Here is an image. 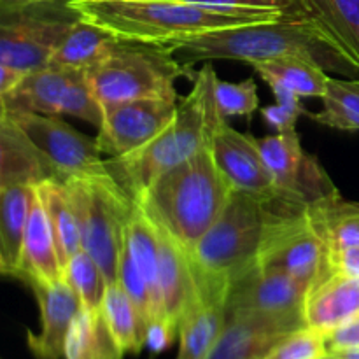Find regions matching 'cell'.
<instances>
[{
  "label": "cell",
  "mask_w": 359,
  "mask_h": 359,
  "mask_svg": "<svg viewBox=\"0 0 359 359\" xmlns=\"http://www.w3.org/2000/svg\"><path fill=\"white\" fill-rule=\"evenodd\" d=\"M170 48L186 65L212 60H237L252 65L294 56L344 79L359 81V63L314 16H286L221 28L175 42Z\"/></svg>",
  "instance_id": "cell-1"
},
{
  "label": "cell",
  "mask_w": 359,
  "mask_h": 359,
  "mask_svg": "<svg viewBox=\"0 0 359 359\" xmlns=\"http://www.w3.org/2000/svg\"><path fill=\"white\" fill-rule=\"evenodd\" d=\"M307 205L286 196L259 198L233 191L212 226L189 252L196 284L226 290L235 279L258 266L277 228Z\"/></svg>",
  "instance_id": "cell-2"
},
{
  "label": "cell",
  "mask_w": 359,
  "mask_h": 359,
  "mask_svg": "<svg viewBox=\"0 0 359 359\" xmlns=\"http://www.w3.org/2000/svg\"><path fill=\"white\" fill-rule=\"evenodd\" d=\"M70 7L84 21L114 37L161 46L205 32L287 16L280 11L217 9L181 0H72Z\"/></svg>",
  "instance_id": "cell-3"
},
{
  "label": "cell",
  "mask_w": 359,
  "mask_h": 359,
  "mask_svg": "<svg viewBox=\"0 0 359 359\" xmlns=\"http://www.w3.org/2000/svg\"><path fill=\"white\" fill-rule=\"evenodd\" d=\"M216 81L212 63L205 62L195 74L191 91L179 100L170 125L135 153L107 160L112 177L133 198H139L161 174L209 147L214 130L223 119L216 104Z\"/></svg>",
  "instance_id": "cell-4"
},
{
  "label": "cell",
  "mask_w": 359,
  "mask_h": 359,
  "mask_svg": "<svg viewBox=\"0 0 359 359\" xmlns=\"http://www.w3.org/2000/svg\"><path fill=\"white\" fill-rule=\"evenodd\" d=\"M231 193L207 147L161 174L137 202L189 255L223 212Z\"/></svg>",
  "instance_id": "cell-5"
},
{
  "label": "cell",
  "mask_w": 359,
  "mask_h": 359,
  "mask_svg": "<svg viewBox=\"0 0 359 359\" xmlns=\"http://www.w3.org/2000/svg\"><path fill=\"white\" fill-rule=\"evenodd\" d=\"M193 65L179 62L170 46L114 39L104 58L86 70L102 105L140 98L177 102L175 81L195 79Z\"/></svg>",
  "instance_id": "cell-6"
},
{
  "label": "cell",
  "mask_w": 359,
  "mask_h": 359,
  "mask_svg": "<svg viewBox=\"0 0 359 359\" xmlns=\"http://www.w3.org/2000/svg\"><path fill=\"white\" fill-rule=\"evenodd\" d=\"M74 198L83 249L109 284L118 280L125 231L135 198L111 174L65 181Z\"/></svg>",
  "instance_id": "cell-7"
},
{
  "label": "cell",
  "mask_w": 359,
  "mask_h": 359,
  "mask_svg": "<svg viewBox=\"0 0 359 359\" xmlns=\"http://www.w3.org/2000/svg\"><path fill=\"white\" fill-rule=\"evenodd\" d=\"M79 18L70 2L2 9L0 65L23 74L48 67Z\"/></svg>",
  "instance_id": "cell-8"
},
{
  "label": "cell",
  "mask_w": 359,
  "mask_h": 359,
  "mask_svg": "<svg viewBox=\"0 0 359 359\" xmlns=\"http://www.w3.org/2000/svg\"><path fill=\"white\" fill-rule=\"evenodd\" d=\"M25 137L34 144L56 181L111 174L107 160L102 158L97 139H90L58 116L37 112H4Z\"/></svg>",
  "instance_id": "cell-9"
},
{
  "label": "cell",
  "mask_w": 359,
  "mask_h": 359,
  "mask_svg": "<svg viewBox=\"0 0 359 359\" xmlns=\"http://www.w3.org/2000/svg\"><path fill=\"white\" fill-rule=\"evenodd\" d=\"M256 140L280 196L311 205L339 193L318 158L305 153L297 130Z\"/></svg>",
  "instance_id": "cell-10"
},
{
  "label": "cell",
  "mask_w": 359,
  "mask_h": 359,
  "mask_svg": "<svg viewBox=\"0 0 359 359\" xmlns=\"http://www.w3.org/2000/svg\"><path fill=\"white\" fill-rule=\"evenodd\" d=\"M258 269L287 273L311 291L332 276L330 249L314 230L307 209L287 217L270 237L262 252Z\"/></svg>",
  "instance_id": "cell-11"
},
{
  "label": "cell",
  "mask_w": 359,
  "mask_h": 359,
  "mask_svg": "<svg viewBox=\"0 0 359 359\" xmlns=\"http://www.w3.org/2000/svg\"><path fill=\"white\" fill-rule=\"evenodd\" d=\"M175 100L140 98L104 105L97 144L112 158L126 156L160 135L177 114Z\"/></svg>",
  "instance_id": "cell-12"
},
{
  "label": "cell",
  "mask_w": 359,
  "mask_h": 359,
  "mask_svg": "<svg viewBox=\"0 0 359 359\" xmlns=\"http://www.w3.org/2000/svg\"><path fill=\"white\" fill-rule=\"evenodd\" d=\"M209 151L216 167L233 191L248 193L259 198L280 196L263 160L256 137L238 132L223 118L214 130Z\"/></svg>",
  "instance_id": "cell-13"
},
{
  "label": "cell",
  "mask_w": 359,
  "mask_h": 359,
  "mask_svg": "<svg viewBox=\"0 0 359 359\" xmlns=\"http://www.w3.org/2000/svg\"><path fill=\"white\" fill-rule=\"evenodd\" d=\"M311 287L277 270L252 269L228 286L226 312L304 314Z\"/></svg>",
  "instance_id": "cell-14"
},
{
  "label": "cell",
  "mask_w": 359,
  "mask_h": 359,
  "mask_svg": "<svg viewBox=\"0 0 359 359\" xmlns=\"http://www.w3.org/2000/svg\"><path fill=\"white\" fill-rule=\"evenodd\" d=\"M305 326L304 314L228 312L226 323L205 359H262L287 333Z\"/></svg>",
  "instance_id": "cell-15"
},
{
  "label": "cell",
  "mask_w": 359,
  "mask_h": 359,
  "mask_svg": "<svg viewBox=\"0 0 359 359\" xmlns=\"http://www.w3.org/2000/svg\"><path fill=\"white\" fill-rule=\"evenodd\" d=\"M39 305L41 330L27 332V346L34 359H65V344L70 326L81 311L76 291L63 279L55 284L30 287Z\"/></svg>",
  "instance_id": "cell-16"
},
{
  "label": "cell",
  "mask_w": 359,
  "mask_h": 359,
  "mask_svg": "<svg viewBox=\"0 0 359 359\" xmlns=\"http://www.w3.org/2000/svg\"><path fill=\"white\" fill-rule=\"evenodd\" d=\"M156 224V223H154ZM158 228L160 237V297L161 321L179 335V323L186 309L195 300L196 287L195 270L189 255L167 233Z\"/></svg>",
  "instance_id": "cell-17"
},
{
  "label": "cell",
  "mask_w": 359,
  "mask_h": 359,
  "mask_svg": "<svg viewBox=\"0 0 359 359\" xmlns=\"http://www.w3.org/2000/svg\"><path fill=\"white\" fill-rule=\"evenodd\" d=\"M179 323V351L175 359H205L226 323V293L202 287Z\"/></svg>",
  "instance_id": "cell-18"
},
{
  "label": "cell",
  "mask_w": 359,
  "mask_h": 359,
  "mask_svg": "<svg viewBox=\"0 0 359 359\" xmlns=\"http://www.w3.org/2000/svg\"><path fill=\"white\" fill-rule=\"evenodd\" d=\"M14 279L23 280L28 287L37 284H55L63 279L55 233L37 193L28 216L23 245H21L20 269Z\"/></svg>",
  "instance_id": "cell-19"
},
{
  "label": "cell",
  "mask_w": 359,
  "mask_h": 359,
  "mask_svg": "<svg viewBox=\"0 0 359 359\" xmlns=\"http://www.w3.org/2000/svg\"><path fill=\"white\" fill-rule=\"evenodd\" d=\"M359 316V277L332 273L309 293L304 307L305 326L326 337Z\"/></svg>",
  "instance_id": "cell-20"
},
{
  "label": "cell",
  "mask_w": 359,
  "mask_h": 359,
  "mask_svg": "<svg viewBox=\"0 0 359 359\" xmlns=\"http://www.w3.org/2000/svg\"><path fill=\"white\" fill-rule=\"evenodd\" d=\"M83 70L42 67L25 74L18 86L0 97L4 112H37V114L60 116L67 90Z\"/></svg>",
  "instance_id": "cell-21"
},
{
  "label": "cell",
  "mask_w": 359,
  "mask_h": 359,
  "mask_svg": "<svg viewBox=\"0 0 359 359\" xmlns=\"http://www.w3.org/2000/svg\"><path fill=\"white\" fill-rule=\"evenodd\" d=\"M34 196L35 186L20 182L0 186V270L4 276L16 277L20 269L21 245Z\"/></svg>",
  "instance_id": "cell-22"
},
{
  "label": "cell",
  "mask_w": 359,
  "mask_h": 359,
  "mask_svg": "<svg viewBox=\"0 0 359 359\" xmlns=\"http://www.w3.org/2000/svg\"><path fill=\"white\" fill-rule=\"evenodd\" d=\"M48 179L55 174L41 153L7 116H0V186H37Z\"/></svg>",
  "instance_id": "cell-23"
},
{
  "label": "cell",
  "mask_w": 359,
  "mask_h": 359,
  "mask_svg": "<svg viewBox=\"0 0 359 359\" xmlns=\"http://www.w3.org/2000/svg\"><path fill=\"white\" fill-rule=\"evenodd\" d=\"M125 249L149 290L156 321H161L160 297V237L154 221L135 200L125 231ZM154 321V323H156Z\"/></svg>",
  "instance_id": "cell-24"
},
{
  "label": "cell",
  "mask_w": 359,
  "mask_h": 359,
  "mask_svg": "<svg viewBox=\"0 0 359 359\" xmlns=\"http://www.w3.org/2000/svg\"><path fill=\"white\" fill-rule=\"evenodd\" d=\"M307 216L323 237L330 252L359 245V203L342 198L340 193L307 205Z\"/></svg>",
  "instance_id": "cell-25"
},
{
  "label": "cell",
  "mask_w": 359,
  "mask_h": 359,
  "mask_svg": "<svg viewBox=\"0 0 359 359\" xmlns=\"http://www.w3.org/2000/svg\"><path fill=\"white\" fill-rule=\"evenodd\" d=\"M35 193H37L46 212H48L63 269L67 262L83 249L79 219H77L74 198L69 191V186L63 181H56V179L42 181L41 184L35 186Z\"/></svg>",
  "instance_id": "cell-26"
},
{
  "label": "cell",
  "mask_w": 359,
  "mask_h": 359,
  "mask_svg": "<svg viewBox=\"0 0 359 359\" xmlns=\"http://www.w3.org/2000/svg\"><path fill=\"white\" fill-rule=\"evenodd\" d=\"M100 314L112 339L125 354H139L146 347L147 325L121 284H109Z\"/></svg>",
  "instance_id": "cell-27"
},
{
  "label": "cell",
  "mask_w": 359,
  "mask_h": 359,
  "mask_svg": "<svg viewBox=\"0 0 359 359\" xmlns=\"http://www.w3.org/2000/svg\"><path fill=\"white\" fill-rule=\"evenodd\" d=\"M251 67L263 81H276L300 98H323L332 77L316 63L294 56L266 60Z\"/></svg>",
  "instance_id": "cell-28"
},
{
  "label": "cell",
  "mask_w": 359,
  "mask_h": 359,
  "mask_svg": "<svg viewBox=\"0 0 359 359\" xmlns=\"http://www.w3.org/2000/svg\"><path fill=\"white\" fill-rule=\"evenodd\" d=\"M125 353L112 339L100 311L81 309L70 326L65 359H123Z\"/></svg>",
  "instance_id": "cell-29"
},
{
  "label": "cell",
  "mask_w": 359,
  "mask_h": 359,
  "mask_svg": "<svg viewBox=\"0 0 359 359\" xmlns=\"http://www.w3.org/2000/svg\"><path fill=\"white\" fill-rule=\"evenodd\" d=\"M114 39L109 32L79 18L56 49L49 65L69 70H88L104 58Z\"/></svg>",
  "instance_id": "cell-30"
},
{
  "label": "cell",
  "mask_w": 359,
  "mask_h": 359,
  "mask_svg": "<svg viewBox=\"0 0 359 359\" xmlns=\"http://www.w3.org/2000/svg\"><path fill=\"white\" fill-rule=\"evenodd\" d=\"M323 111L307 112L323 126L347 132L359 130V81L330 77L326 95L321 98Z\"/></svg>",
  "instance_id": "cell-31"
},
{
  "label": "cell",
  "mask_w": 359,
  "mask_h": 359,
  "mask_svg": "<svg viewBox=\"0 0 359 359\" xmlns=\"http://www.w3.org/2000/svg\"><path fill=\"white\" fill-rule=\"evenodd\" d=\"M305 6L359 63V0H305Z\"/></svg>",
  "instance_id": "cell-32"
},
{
  "label": "cell",
  "mask_w": 359,
  "mask_h": 359,
  "mask_svg": "<svg viewBox=\"0 0 359 359\" xmlns=\"http://www.w3.org/2000/svg\"><path fill=\"white\" fill-rule=\"evenodd\" d=\"M63 280L76 291L81 309L100 311L109 283L100 266L84 249L74 255L63 266Z\"/></svg>",
  "instance_id": "cell-33"
},
{
  "label": "cell",
  "mask_w": 359,
  "mask_h": 359,
  "mask_svg": "<svg viewBox=\"0 0 359 359\" xmlns=\"http://www.w3.org/2000/svg\"><path fill=\"white\" fill-rule=\"evenodd\" d=\"M328 353L325 333L302 326L277 340L262 359H321Z\"/></svg>",
  "instance_id": "cell-34"
},
{
  "label": "cell",
  "mask_w": 359,
  "mask_h": 359,
  "mask_svg": "<svg viewBox=\"0 0 359 359\" xmlns=\"http://www.w3.org/2000/svg\"><path fill=\"white\" fill-rule=\"evenodd\" d=\"M216 104L221 118H231V116H245L252 118L259 109V97L256 83L245 79L242 83H228L217 77L216 81Z\"/></svg>",
  "instance_id": "cell-35"
},
{
  "label": "cell",
  "mask_w": 359,
  "mask_h": 359,
  "mask_svg": "<svg viewBox=\"0 0 359 359\" xmlns=\"http://www.w3.org/2000/svg\"><path fill=\"white\" fill-rule=\"evenodd\" d=\"M60 114L74 116L83 121L90 123L95 128H100L102 119H104V105L95 95L90 81L86 77V70L79 74L67 90L65 98L62 104V112Z\"/></svg>",
  "instance_id": "cell-36"
},
{
  "label": "cell",
  "mask_w": 359,
  "mask_h": 359,
  "mask_svg": "<svg viewBox=\"0 0 359 359\" xmlns=\"http://www.w3.org/2000/svg\"><path fill=\"white\" fill-rule=\"evenodd\" d=\"M118 283L121 284L123 290L126 291L132 302L135 304V307L139 309L140 316L146 321L147 328L149 325H153L156 321V311H154L153 300H151L149 290H147L146 283L140 277L139 270L133 265L132 258H130L128 251L123 248L121 258H119V270H118Z\"/></svg>",
  "instance_id": "cell-37"
},
{
  "label": "cell",
  "mask_w": 359,
  "mask_h": 359,
  "mask_svg": "<svg viewBox=\"0 0 359 359\" xmlns=\"http://www.w3.org/2000/svg\"><path fill=\"white\" fill-rule=\"evenodd\" d=\"M196 6L238 11H280L287 16H311L305 0H181Z\"/></svg>",
  "instance_id": "cell-38"
},
{
  "label": "cell",
  "mask_w": 359,
  "mask_h": 359,
  "mask_svg": "<svg viewBox=\"0 0 359 359\" xmlns=\"http://www.w3.org/2000/svg\"><path fill=\"white\" fill-rule=\"evenodd\" d=\"M262 116L270 126H273V128L277 130V132H293V130H297V123L302 114L290 111V109L283 107V105L276 102V104L263 107Z\"/></svg>",
  "instance_id": "cell-39"
},
{
  "label": "cell",
  "mask_w": 359,
  "mask_h": 359,
  "mask_svg": "<svg viewBox=\"0 0 359 359\" xmlns=\"http://www.w3.org/2000/svg\"><path fill=\"white\" fill-rule=\"evenodd\" d=\"M326 339H328L330 353L359 347V316L356 319H353V321L347 323V325L340 326L335 332L330 333Z\"/></svg>",
  "instance_id": "cell-40"
},
{
  "label": "cell",
  "mask_w": 359,
  "mask_h": 359,
  "mask_svg": "<svg viewBox=\"0 0 359 359\" xmlns=\"http://www.w3.org/2000/svg\"><path fill=\"white\" fill-rule=\"evenodd\" d=\"M330 270L332 273H340V276L359 277V245L330 252Z\"/></svg>",
  "instance_id": "cell-41"
},
{
  "label": "cell",
  "mask_w": 359,
  "mask_h": 359,
  "mask_svg": "<svg viewBox=\"0 0 359 359\" xmlns=\"http://www.w3.org/2000/svg\"><path fill=\"white\" fill-rule=\"evenodd\" d=\"M25 74L20 70H14L11 67L0 65V97L7 95L9 91H13L18 86L21 79H23Z\"/></svg>",
  "instance_id": "cell-42"
},
{
  "label": "cell",
  "mask_w": 359,
  "mask_h": 359,
  "mask_svg": "<svg viewBox=\"0 0 359 359\" xmlns=\"http://www.w3.org/2000/svg\"><path fill=\"white\" fill-rule=\"evenodd\" d=\"M72 0H0L2 9H16V7L41 6V4H69Z\"/></svg>",
  "instance_id": "cell-43"
},
{
  "label": "cell",
  "mask_w": 359,
  "mask_h": 359,
  "mask_svg": "<svg viewBox=\"0 0 359 359\" xmlns=\"http://www.w3.org/2000/svg\"><path fill=\"white\" fill-rule=\"evenodd\" d=\"M321 359H344V358L340 356V354H337V353H328L326 356H323Z\"/></svg>",
  "instance_id": "cell-44"
}]
</instances>
